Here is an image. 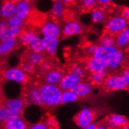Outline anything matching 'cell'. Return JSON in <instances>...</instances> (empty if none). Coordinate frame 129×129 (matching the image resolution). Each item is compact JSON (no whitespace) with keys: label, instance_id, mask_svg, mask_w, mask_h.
<instances>
[{"label":"cell","instance_id":"6da1fadb","mask_svg":"<svg viewBox=\"0 0 129 129\" xmlns=\"http://www.w3.org/2000/svg\"><path fill=\"white\" fill-rule=\"evenodd\" d=\"M44 107L53 108L61 104L62 90L58 85L43 83L39 85Z\"/></svg>","mask_w":129,"mask_h":129},{"label":"cell","instance_id":"7a4b0ae2","mask_svg":"<svg viewBox=\"0 0 129 129\" xmlns=\"http://www.w3.org/2000/svg\"><path fill=\"white\" fill-rule=\"evenodd\" d=\"M2 76L4 80L15 82L23 86L31 82L30 76L24 72L19 66L4 69L2 72Z\"/></svg>","mask_w":129,"mask_h":129},{"label":"cell","instance_id":"3957f363","mask_svg":"<svg viewBox=\"0 0 129 129\" xmlns=\"http://www.w3.org/2000/svg\"><path fill=\"white\" fill-rule=\"evenodd\" d=\"M128 21L123 16H115L106 21L103 34L115 37L128 26Z\"/></svg>","mask_w":129,"mask_h":129},{"label":"cell","instance_id":"277c9868","mask_svg":"<svg viewBox=\"0 0 129 129\" xmlns=\"http://www.w3.org/2000/svg\"><path fill=\"white\" fill-rule=\"evenodd\" d=\"M22 98L24 100L26 104H33L39 107H44L40 86L38 84H33L30 82L25 85L24 96Z\"/></svg>","mask_w":129,"mask_h":129},{"label":"cell","instance_id":"5b68a950","mask_svg":"<svg viewBox=\"0 0 129 129\" xmlns=\"http://www.w3.org/2000/svg\"><path fill=\"white\" fill-rule=\"evenodd\" d=\"M40 32L43 38H60L61 36V26L60 22L48 16L47 19L40 27Z\"/></svg>","mask_w":129,"mask_h":129},{"label":"cell","instance_id":"8992f818","mask_svg":"<svg viewBox=\"0 0 129 129\" xmlns=\"http://www.w3.org/2000/svg\"><path fill=\"white\" fill-rule=\"evenodd\" d=\"M96 117V112L94 109L90 107H84L73 117V122L80 128H84L90 124L93 123Z\"/></svg>","mask_w":129,"mask_h":129},{"label":"cell","instance_id":"52a82bcc","mask_svg":"<svg viewBox=\"0 0 129 129\" xmlns=\"http://www.w3.org/2000/svg\"><path fill=\"white\" fill-rule=\"evenodd\" d=\"M105 90L109 92H118L127 89V84L121 76L117 74L107 75L103 84L102 85Z\"/></svg>","mask_w":129,"mask_h":129},{"label":"cell","instance_id":"ba28073f","mask_svg":"<svg viewBox=\"0 0 129 129\" xmlns=\"http://www.w3.org/2000/svg\"><path fill=\"white\" fill-rule=\"evenodd\" d=\"M83 32L82 25L76 20L70 19L64 21L61 27V34L64 38H70L73 36H77Z\"/></svg>","mask_w":129,"mask_h":129},{"label":"cell","instance_id":"9c48e42d","mask_svg":"<svg viewBox=\"0 0 129 129\" xmlns=\"http://www.w3.org/2000/svg\"><path fill=\"white\" fill-rule=\"evenodd\" d=\"M82 80L83 78L75 74V73L70 72H66L64 76H63L61 81L60 82V83L58 84V86L62 91L71 90Z\"/></svg>","mask_w":129,"mask_h":129},{"label":"cell","instance_id":"30bf717a","mask_svg":"<svg viewBox=\"0 0 129 129\" xmlns=\"http://www.w3.org/2000/svg\"><path fill=\"white\" fill-rule=\"evenodd\" d=\"M66 71L60 67L55 66L42 76V79L45 83L58 85L61 81Z\"/></svg>","mask_w":129,"mask_h":129},{"label":"cell","instance_id":"8fae6325","mask_svg":"<svg viewBox=\"0 0 129 129\" xmlns=\"http://www.w3.org/2000/svg\"><path fill=\"white\" fill-rule=\"evenodd\" d=\"M34 10L33 0H18L16 3L15 15L26 20Z\"/></svg>","mask_w":129,"mask_h":129},{"label":"cell","instance_id":"7c38bea8","mask_svg":"<svg viewBox=\"0 0 129 129\" xmlns=\"http://www.w3.org/2000/svg\"><path fill=\"white\" fill-rule=\"evenodd\" d=\"M82 63L84 64L86 71L90 73L107 69V61L95 58L94 57H85Z\"/></svg>","mask_w":129,"mask_h":129},{"label":"cell","instance_id":"4fadbf2b","mask_svg":"<svg viewBox=\"0 0 129 129\" xmlns=\"http://www.w3.org/2000/svg\"><path fill=\"white\" fill-rule=\"evenodd\" d=\"M67 7L60 0H53L52 8L50 10L49 16L58 22L63 20V18L67 11Z\"/></svg>","mask_w":129,"mask_h":129},{"label":"cell","instance_id":"5bb4252c","mask_svg":"<svg viewBox=\"0 0 129 129\" xmlns=\"http://www.w3.org/2000/svg\"><path fill=\"white\" fill-rule=\"evenodd\" d=\"M46 58L47 56L45 53L36 52V51H33L27 49L24 53V55L22 56L21 59L29 61L30 63H31L36 67H39L45 61V60L46 59Z\"/></svg>","mask_w":129,"mask_h":129},{"label":"cell","instance_id":"9a60e30c","mask_svg":"<svg viewBox=\"0 0 129 129\" xmlns=\"http://www.w3.org/2000/svg\"><path fill=\"white\" fill-rule=\"evenodd\" d=\"M39 36V35L37 30L31 28V27L28 26H25L24 28L22 29L21 33L17 39L19 44L25 46V47H27L29 44Z\"/></svg>","mask_w":129,"mask_h":129},{"label":"cell","instance_id":"2e32d148","mask_svg":"<svg viewBox=\"0 0 129 129\" xmlns=\"http://www.w3.org/2000/svg\"><path fill=\"white\" fill-rule=\"evenodd\" d=\"M117 47L115 45L111 46H104L99 45L93 55L95 58L107 61V60L111 57V55L117 51Z\"/></svg>","mask_w":129,"mask_h":129},{"label":"cell","instance_id":"e0dca14e","mask_svg":"<svg viewBox=\"0 0 129 129\" xmlns=\"http://www.w3.org/2000/svg\"><path fill=\"white\" fill-rule=\"evenodd\" d=\"M105 124L109 129H119L128 124V121L124 115L112 114L106 118Z\"/></svg>","mask_w":129,"mask_h":129},{"label":"cell","instance_id":"ac0fdd59","mask_svg":"<svg viewBox=\"0 0 129 129\" xmlns=\"http://www.w3.org/2000/svg\"><path fill=\"white\" fill-rule=\"evenodd\" d=\"M93 85L88 81H81L78 85L73 87L71 91L76 94V96L80 98H86L93 93Z\"/></svg>","mask_w":129,"mask_h":129},{"label":"cell","instance_id":"d6986e66","mask_svg":"<svg viewBox=\"0 0 129 129\" xmlns=\"http://www.w3.org/2000/svg\"><path fill=\"white\" fill-rule=\"evenodd\" d=\"M124 61V52L120 50L117 49V51L111 55L107 60V69L114 71L120 68Z\"/></svg>","mask_w":129,"mask_h":129},{"label":"cell","instance_id":"ffe728a7","mask_svg":"<svg viewBox=\"0 0 129 129\" xmlns=\"http://www.w3.org/2000/svg\"><path fill=\"white\" fill-rule=\"evenodd\" d=\"M19 42L17 38H6L0 41V57H6L13 51Z\"/></svg>","mask_w":129,"mask_h":129},{"label":"cell","instance_id":"44dd1931","mask_svg":"<svg viewBox=\"0 0 129 129\" xmlns=\"http://www.w3.org/2000/svg\"><path fill=\"white\" fill-rule=\"evenodd\" d=\"M25 105L26 103L22 97L7 100L4 103V106L6 107L8 111H12V112L23 113Z\"/></svg>","mask_w":129,"mask_h":129},{"label":"cell","instance_id":"7402d4cb","mask_svg":"<svg viewBox=\"0 0 129 129\" xmlns=\"http://www.w3.org/2000/svg\"><path fill=\"white\" fill-rule=\"evenodd\" d=\"M45 44V53L47 57H53L57 51L59 45L58 38H43Z\"/></svg>","mask_w":129,"mask_h":129},{"label":"cell","instance_id":"603a6c76","mask_svg":"<svg viewBox=\"0 0 129 129\" xmlns=\"http://www.w3.org/2000/svg\"><path fill=\"white\" fill-rule=\"evenodd\" d=\"M90 13L91 20L94 23H103L107 20V10L102 7H96Z\"/></svg>","mask_w":129,"mask_h":129},{"label":"cell","instance_id":"cb8c5ba5","mask_svg":"<svg viewBox=\"0 0 129 129\" xmlns=\"http://www.w3.org/2000/svg\"><path fill=\"white\" fill-rule=\"evenodd\" d=\"M107 75V69L91 72L90 73L88 82L93 86H101L103 84Z\"/></svg>","mask_w":129,"mask_h":129},{"label":"cell","instance_id":"d4e9b609","mask_svg":"<svg viewBox=\"0 0 129 129\" xmlns=\"http://www.w3.org/2000/svg\"><path fill=\"white\" fill-rule=\"evenodd\" d=\"M129 44V26L115 37V44L117 48H125Z\"/></svg>","mask_w":129,"mask_h":129},{"label":"cell","instance_id":"484cf974","mask_svg":"<svg viewBox=\"0 0 129 129\" xmlns=\"http://www.w3.org/2000/svg\"><path fill=\"white\" fill-rule=\"evenodd\" d=\"M66 72H73V73H75V74L80 76L82 78H84L86 76V72H87L84 64L82 62H79V61L71 62L68 66L67 71H66Z\"/></svg>","mask_w":129,"mask_h":129},{"label":"cell","instance_id":"4316f807","mask_svg":"<svg viewBox=\"0 0 129 129\" xmlns=\"http://www.w3.org/2000/svg\"><path fill=\"white\" fill-rule=\"evenodd\" d=\"M28 124L22 117L6 122L3 125V129H28Z\"/></svg>","mask_w":129,"mask_h":129},{"label":"cell","instance_id":"83f0119b","mask_svg":"<svg viewBox=\"0 0 129 129\" xmlns=\"http://www.w3.org/2000/svg\"><path fill=\"white\" fill-rule=\"evenodd\" d=\"M77 4H78L81 12L89 13L97 7L98 1L97 0H78Z\"/></svg>","mask_w":129,"mask_h":129},{"label":"cell","instance_id":"f1b7e54d","mask_svg":"<svg viewBox=\"0 0 129 129\" xmlns=\"http://www.w3.org/2000/svg\"><path fill=\"white\" fill-rule=\"evenodd\" d=\"M6 21L10 28H11V27H17V28L23 29L27 26L26 20L24 19H21V18L17 16L16 15H13L10 16V18H8Z\"/></svg>","mask_w":129,"mask_h":129},{"label":"cell","instance_id":"f546056e","mask_svg":"<svg viewBox=\"0 0 129 129\" xmlns=\"http://www.w3.org/2000/svg\"><path fill=\"white\" fill-rule=\"evenodd\" d=\"M27 48L31 51H36V52H45V44L43 41V38H40V37H37L34 38L30 44L27 46Z\"/></svg>","mask_w":129,"mask_h":129},{"label":"cell","instance_id":"4dcf8cb0","mask_svg":"<svg viewBox=\"0 0 129 129\" xmlns=\"http://www.w3.org/2000/svg\"><path fill=\"white\" fill-rule=\"evenodd\" d=\"M78 100V97L76 96V94L71 90H65L62 91L61 95V104H70L76 102Z\"/></svg>","mask_w":129,"mask_h":129},{"label":"cell","instance_id":"1f68e13d","mask_svg":"<svg viewBox=\"0 0 129 129\" xmlns=\"http://www.w3.org/2000/svg\"><path fill=\"white\" fill-rule=\"evenodd\" d=\"M19 67L24 71L27 74L30 75H34L38 72V69H37V67L34 66V64H32L31 63H30L29 61H27L26 60L21 59L19 64Z\"/></svg>","mask_w":129,"mask_h":129},{"label":"cell","instance_id":"d6a6232c","mask_svg":"<svg viewBox=\"0 0 129 129\" xmlns=\"http://www.w3.org/2000/svg\"><path fill=\"white\" fill-rule=\"evenodd\" d=\"M56 66V64H55V62L51 60L49 58V57H47L46 59L45 60V61L41 64V66L39 68L38 71L39 72V74L42 76L44 74H45L48 71H49L51 69H52L53 67Z\"/></svg>","mask_w":129,"mask_h":129},{"label":"cell","instance_id":"836d02e7","mask_svg":"<svg viewBox=\"0 0 129 129\" xmlns=\"http://www.w3.org/2000/svg\"><path fill=\"white\" fill-rule=\"evenodd\" d=\"M100 45L104 46H111L115 44V38L113 36H110L109 34H103V36L99 39Z\"/></svg>","mask_w":129,"mask_h":129},{"label":"cell","instance_id":"e575fe53","mask_svg":"<svg viewBox=\"0 0 129 129\" xmlns=\"http://www.w3.org/2000/svg\"><path fill=\"white\" fill-rule=\"evenodd\" d=\"M9 26L5 20L0 21V41H4L7 38V32Z\"/></svg>","mask_w":129,"mask_h":129},{"label":"cell","instance_id":"d590c367","mask_svg":"<svg viewBox=\"0 0 129 129\" xmlns=\"http://www.w3.org/2000/svg\"><path fill=\"white\" fill-rule=\"evenodd\" d=\"M97 46L98 45L93 44H86L83 48V51L85 54V57H93Z\"/></svg>","mask_w":129,"mask_h":129},{"label":"cell","instance_id":"8d00e7d4","mask_svg":"<svg viewBox=\"0 0 129 129\" xmlns=\"http://www.w3.org/2000/svg\"><path fill=\"white\" fill-rule=\"evenodd\" d=\"M22 29L17 28V27H9L7 32V38H18V37L21 34Z\"/></svg>","mask_w":129,"mask_h":129},{"label":"cell","instance_id":"74e56055","mask_svg":"<svg viewBox=\"0 0 129 129\" xmlns=\"http://www.w3.org/2000/svg\"><path fill=\"white\" fill-rule=\"evenodd\" d=\"M28 129H50V127L46 121V120H45V121L42 120V121H40L39 122L29 126Z\"/></svg>","mask_w":129,"mask_h":129},{"label":"cell","instance_id":"f35d334b","mask_svg":"<svg viewBox=\"0 0 129 129\" xmlns=\"http://www.w3.org/2000/svg\"><path fill=\"white\" fill-rule=\"evenodd\" d=\"M22 115H23V113H21V112L8 111L7 115H6V121H5V123L9 122V121H13V120L18 119V118H21V117H22Z\"/></svg>","mask_w":129,"mask_h":129},{"label":"cell","instance_id":"ab89813d","mask_svg":"<svg viewBox=\"0 0 129 129\" xmlns=\"http://www.w3.org/2000/svg\"><path fill=\"white\" fill-rule=\"evenodd\" d=\"M8 113V110L6 107L3 105L1 108H0V125L3 126L5 123L6 115Z\"/></svg>","mask_w":129,"mask_h":129},{"label":"cell","instance_id":"60d3db41","mask_svg":"<svg viewBox=\"0 0 129 129\" xmlns=\"http://www.w3.org/2000/svg\"><path fill=\"white\" fill-rule=\"evenodd\" d=\"M120 75H121V76L122 77V79L125 82L127 86H129V67L124 69Z\"/></svg>","mask_w":129,"mask_h":129},{"label":"cell","instance_id":"b9f144b4","mask_svg":"<svg viewBox=\"0 0 129 129\" xmlns=\"http://www.w3.org/2000/svg\"><path fill=\"white\" fill-rule=\"evenodd\" d=\"M97 1H98V5L100 6L99 7H102L106 10L112 3V0H97Z\"/></svg>","mask_w":129,"mask_h":129},{"label":"cell","instance_id":"7bdbcfd3","mask_svg":"<svg viewBox=\"0 0 129 129\" xmlns=\"http://www.w3.org/2000/svg\"><path fill=\"white\" fill-rule=\"evenodd\" d=\"M60 1L68 8V7H70V6L76 5L78 0H60Z\"/></svg>","mask_w":129,"mask_h":129},{"label":"cell","instance_id":"ee69618b","mask_svg":"<svg viewBox=\"0 0 129 129\" xmlns=\"http://www.w3.org/2000/svg\"><path fill=\"white\" fill-rule=\"evenodd\" d=\"M121 16H123L124 19H126L127 20L128 17H129V8L128 7H124L121 10Z\"/></svg>","mask_w":129,"mask_h":129},{"label":"cell","instance_id":"f6af8a7d","mask_svg":"<svg viewBox=\"0 0 129 129\" xmlns=\"http://www.w3.org/2000/svg\"><path fill=\"white\" fill-rule=\"evenodd\" d=\"M3 80L2 76V72H0V101L3 102V87H2V81Z\"/></svg>","mask_w":129,"mask_h":129},{"label":"cell","instance_id":"bcb514c9","mask_svg":"<svg viewBox=\"0 0 129 129\" xmlns=\"http://www.w3.org/2000/svg\"><path fill=\"white\" fill-rule=\"evenodd\" d=\"M95 129H109L106 124H96V126L95 127Z\"/></svg>","mask_w":129,"mask_h":129},{"label":"cell","instance_id":"7dc6e473","mask_svg":"<svg viewBox=\"0 0 129 129\" xmlns=\"http://www.w3.org/2000/svg\"><path fill=\"white\" fill-rule=\"evenodd\" d=\"M96 126V124L93 122V123L90 124L89 125H88V126L85 127L84 128H82V129H95Z\"/></svg>","mask_w":129,"mask_h":129},{"label":"cell","instance_id":"c3c4849f","mask_svg":"<svg viewBox=\"0 0 129 129\" xmlns=\"http://www.w3.org/2000/svg\"><path fill=\"white\" fill-rule=\"evenodd\" d=\"M4 61L0 59V72H2L4 70Z\"/></svg>","mask_w":129,"mask_h":129},{"label":"cell","instance_id":"681fc988","mask_svg":"<svg viewBox=\"0 0 129 129\" xmlns=\"http://www.w3.org/2000/svg\"><path fill=\"white\" fill-rule=\"evenodd\" d=\"M121 129H129V124H125L124 126H123V127H121Z\"/></svg>","mask_w":129,"mask_h":129},{"label":"cell","instance_id":"f907efd6","mask_svg":"<svg viewBox=\"0 0 129 129\" xmlns=\"http://www.w3.org/2000/svg\"><path fill=\"white\" fill-rule=\"evenodd\" d=\"M3 105H4V104H3V101H0V108H1Z\"/></svg>","mask_w":129,"mask_h":129},{"label":"cell","instance_id":"816d5d0a","mask_svg":"<svg viewBox=\"0 0 129 129\" xmlns=\"http://www.w3.org/2000/svg\"><path fill=\"white\" fill-rule=\"evenodd\" d=\"M127 51H129V44H128V45L127 46Z\"/></svg>","mask_w":129,"mask_h":129},{"label":"cell","instance_id":"f5cc1de1","mask_svg":"<svg viewBox=\"0 0 129 129\" xmlns=\"http://www.w3.org/2000/svg\"><path fill=\"white\" fill-rule=\"evenodd\" d=\"M127 90L129 91V86H127Z\"/></svg>","mask_w":129,"mask_h":129},{"label":"cell","instance_id":"db71d44e","mask_svg":"<svg viewBox=\"0 0 129 129\" xmlns=\"http://www.w3.org/2000/svg\"><path fill=\"white\" fill-rule=\"evenodd\" d=\"M127 21H128V23H129V17H128V19H127Z\"/></svg>","mask_w":129,"mask_h":129},{"label":"cell","instance_id":"11a10c76","mask_svg":"<svg viewBox=\"0 0 129 129\" xmlns=\"http://www.w3.org/2000/svg\"><path fill=\"white\" fill-rule=\"evenodd\" d=\"M53 129H59L58 127H56V128H53Z\"/></svg>","mask_w":129,"mask_h":129}]
</instances>
